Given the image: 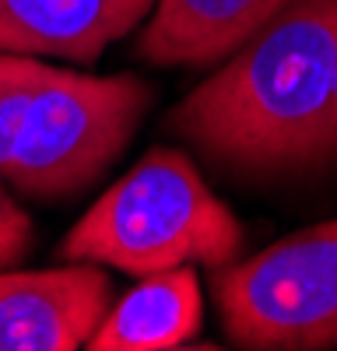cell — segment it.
<instances>
[{
    "instance_id": "cell-9",
    "label": "cell",
    "mask_w": 337,
    "mask_h": 351,
    "mask_svg": "<svg viewBox=\"0 0 337 351\" xmlns=\"http://www.w3.org/2000/svg\"><path fill=\"white\" fill-rule=\"evenodd\" d=\"M36 74H39L36 56L0 53V176H8V169L18 155Z\"/></svg>"
},
{
    "instance_id": "cell-4",
    "label": "cell",
    "mask_w": 337,
    "mask_h": 351,
    "mask_svg": "<svg viewBox=\"0 0 337 351\" xmlns=\"http://www.w3.org/2000/svg\"><path fill=\"white\" fill-rule=\"evenodd\" d=\"M221 327L253 351L337 348V218L211 267Z\"/></svg>"
},
{
    "instance_id": "cell-10",
    "label": "cell",
    "mask_w": 337,
    "mask_h": 351,
    "mask_svg": "<svg viewBox=\"0 0 337 351\" xmlns=\"http://www.w3.org/2000/svg\"><path fill=\"white\" fill-rule=\"evenodd\" d=\"M32 250V218L21 211V204L0 186V271H8Z\"/></svg>"
},
{
    "instance_id": "cell-2",
    "label": "cell",
    "mask_w": 337,
    "mask_h": 351,
    "mask_svg": "<svg viewBox=\"0 0 337 351\" xmlns=\"http://www.w3.org/2000/svg\"><path fill=\"white\" fill-rule=\"evenodd\" d=\"M239 218L211 193L197 165L183 152L155 148L84 211L60 256L148 278L193 263L225 267L239 260Z\"/></svg>"
},
{
    "instance_id": "cell-8",
    "label": "cell",
    "mask_w": 337,
    "mask_h": 351,
    "mask_svg": "<svg viewBox=\"0 0 337 351\" xmlns=\"http://www.w3.org/2000/svg\"><path fill=\"white\" fill-rule=\"evenodd\" d=\"M204 319V295L193 267L137 278V285L105 313L84 348L92 351H168L186 348Z\"/></svg>"
},
{
    "instance_id": "cell-7",
    "label": "cell",
    "mask_w": 337,
    "mask_h": 351,
    "mask_svg": "<svg viewBox=\"0 0 337 351\" xmlns=\"http://www.w3.org/2000/svg\"><path fill=\"white\" fill-rule=\"evenodd\" d=\"M288 0H155L137 56L155 67H211L229 60Z\"/></svg>"
},
{
    "instance_id": "cell-5",
    "label": "cell",
    "mask_w": 337,
    "mask_h": 351,
    "mask_svg": "<svg viewBox=\"0 0 337 351\" xmlns=\"http://www.w3.org/2000/svg\"><path fill=\"white\" fill-rule=\"evenodd\" d=\"M112 285L99 263L0 271V351H74L109 313Z\"/></svg>"
},
{
    "instance_id": "cell-1",
    "label": "cell",
    "mask_w": 337,
    "mask_h": 351,
    "mask_svg": "<svg viewBox=\"0 0 337 351\" xmlns=\"http://www.w3.org/2000/svg\"><path fill=\"white\" fill-rule=\"evenodd\" d=\"M211 165L246 176L337 158V0H288L168 112Z\"/></svg>"
},
{
    "instance_id": "cell-6",
    "label": "cell",
    "mask_w": 337,
    "mask_h": 351,
    "mask_svg": "<svg viewBox=\"0 0 337 351\" xmlns=\"http://www.w3.org/2000/svg\"><path fill=\"white\" fill-rule=\"evenodd\" d=\"M151 8L155 0H0V53L95 64Z\"/></svg>"
},
{
    "instance_id": "cell-3",
    "label": "cell",
    "mask_w": 337,
    "mask_h": 351,
    "mask_svg": "<svg viewBox=\"0 0 337 351\" xmlns=\"http://www.w3.org/2000/svg\"><path fill=\"white\" fill-rule=\"evenodd\" d=\"M151 106L137 74L92 77L39 64L18 155L4 180L36 200H64L92 186L123 155Z\"/></svg>"
}]
</instances>
